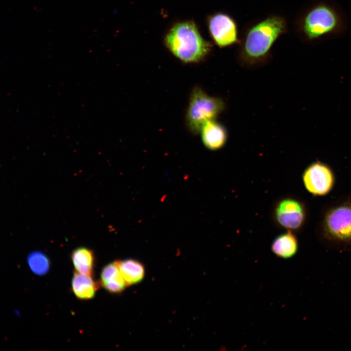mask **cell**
Instances as JSON below:
<instances>
[{
  "label": "cell",
  "instance_id": "5bb4252c",
  "mask_svg": "<svg viewBox=\"0 0 351 351\" xmlns=\"http://www.w3.org/2000/svg\"><path fill=\"white\" fill-rule=\"evenodd\" d=\"M122 275L127 285L136 284L141 281L144 276L143 265L133 259L117 261Z\"/></svg>",
  "mask_w": 351,
  "mask_h": 351
},
{
  "label": "cell",
  "instance_id": "52a82bcc",
  "mask_svg": "<svg viewBox=\"0 0 351 351\" xmlns=\"http://www.w3.org/2000/svg\"><path fill=\"white\" fill-rule=\"evenodd\" d=\"M209 35L214 43L220 48L238 44V26L230 15L224 12H215L206 18Z\"/></svg>",
  "mask_w": 351,
  "mask_h": 351
},
{
  "label": "cell",
  "instance_id": "4fadbf2b",
  "mask_svg": "<svg viewBox=\"0 0 351 351\" xmlns=\"http://www.w3.org/2000/svg\"><path fill=\"white\" fill-rule=\"evenodd\" d=\"M71 257L76 272L93 275L94 254L92 250L84 247L77 248L72 252Z\"/></svg>",
  "mask_w": 351,
  "mask_h": 351
},
{
  "label": "cell",
  "instance_id": "277c9868",
  "mask_svg": "<svg viewBox=\"0 0 351 351\" xmlns=\"http://www.w3.org/2000/svg\"><path fill=\"white\" fill-rule=\"evenodd\" d=\"M319 230L321 236L329 242L351 244V197L333 203L324 211Z\"/></svg>",
  "mask_w": 351,
  "mask_h": 351
},
{
  "label": "cell",
  "instance_id": "8992f818",
  "mask_svg": "<svg viewBox=\"0 0 351 351\" xmlns=\"http://www.w3.org/2000/svg\"><path fill=\"white\" fill-rule=\"evenodd\" d=\"M272 215L277 227L294 232L304 226L307 218V211L305 204L300 200L292 196H285L274 203Z\"/></svg>",
  "mask_w": 351,
  "mask_h": 351
},
{
  "label": "cell",
  "instance_id": "30bf717a",
  "mask_svg": "<svg viewBox=\"0 0 351 351\" xmlns=\"http://www.w3.org/2000/svg\"><path fill=\"white\" fill-rule=\"evenodd\" d=\"M101 286L108 292L117 293L122 292L127 286L121 273L118 262L106 265L100 275Z\"/></svg>",
  "mask_w": 351,
  "mask_h": 351
},
{
  "label": "cell",
  "instance_id": "7a4b0ae2",
  "mask_svg": "<svg viewBox=\"0 0 351 351\" xmlns=\"http://www.w3.org/2000/svg\"><path fill=\"white\" fill-rule=\"evenodd\" d=\"M288 30L285 18L272 14L248 24L239 38L236 50L239 63L247 68H257L269 61L275 41Z\"/></svg>",
  "mask_w": 351,
  "mask_h": 351
},
{
  "label": "cell",
  "instance_id": "8fae6325",
  "mask_svg": "<svg viewBox=\"0 0 351 351\" xmlns=\"http://www.w3.org/2000/svg\"><path fill=\"white\" fill-rule=\"evenodd\" d=\"M271 248L272 252L278 257L284 259L292 257L298 249L297 237L293 232L286 230L274 238Z\"/></svg>",
  "mask_w": 351,
  "mask_h": 351
},
{
  "label": "cell",
  "instance_id": "9a60e30c",
  "mask_svg": "<svg viewBox=\"0 0 351 351\" xmlns=\"http://www.w3.org/2000/svg\"><path fill=\"white\" fill-rule=\"evenodd\" d=\"M27 261L32 272L38 275L46 274L50 268L49 258L40 251H35L30 253L27 256Z\"/></svg>",
  "mask_w": 351,
  "mask_h": 351
},
{
  "label": "cell",
  "instance_id": "5b68a950",
  "mask_svg": "<svg viewBox=\"0 0 351 351\" xmlns=\"http://www.w3.org/2000/svg\"><path fill=\"white\" fill-rule=\"evenodd\" d=\"M226 108L223 98L210 95L200 87H195L191 93L186 112L188 130L194 135L199 134L205 122L217 119Z\"/></svg>",
  "mask_w": 351,
  "mask_h": 351
},
{
  "label": "cell",
  "instance_id": "3957f363",
  "mask_svg": "<svg viewBox=\"0 0 351 351\" xmlns=\"http://www.w3.org/2000/svg\"><path fill=\"white\" fill-rule=\"evenodd\" d=\"M165 46L179 60L196 63L205 60L213 51V44L201 35L193 20L176 23L164 38Z\"/></svg>",
  "mask_w": 351,
  "mask_h": 351
},
{
  "label": "cell",
  "instance_id": "ba28073f",
  "mask_svg": "<svg viewBox=\"0 0 351 351\" xmlns=\"http://www.w3.org/2000/svg\"><path fill=\"white\" fill-rule=\"evenodd\" d=\"M302 179L306 190L315 196L327 195L333 187L334 175L327 164L316 161L304 171Z\"/></svg>",
  "mask_w": 351,
  "mask_h": 351
},
{
  "label": "cell",
  "instance_id": "6da1fadb",
  "mask_svg": "<svg viewBox=\"0 0 351 351\" xmlns=\"http://www.w3.org/2000/svg\"><path fill=\"white\" fill-rule=\"evenodd\" d=\"M293 26L302 42L315 45L343 37L349 28V20L336 1L311 0L297 12Z\"/></svg>",
  "mask_w": 351,
  "mask_h": 351
},
{
  "label": "cell",
  "instance_id": "7c38bea8",
  "mask_svg": "<svg viewBox=\"0 0 351 351\" xmlns=\"http://www.w3.org/2000/svg\"><path fill=\"white\" fill-rule=\"evenodd\" d=\"M98 284L89 275L75 272L71 282L72 290L75 295L80 300H89L95 295Z\"/></svg>",
  "mask_w": 351,
  "mask_h": 351
},
{
  "label": "cell",
  "instance_id": "9c48e42d",
  "mask_svg": "<svg viewBox=\"0 0 351 351\" xmlns=\"http://www.w3.org/2000/svg\"><path fill=\"white\" fill-rule=\"evenodd\" d=\"M199 134L203 145L212 151H216L223 148L228 139L227 129L217 119L205 122Z\"/></svg>",
  "mask_w": 351,
  "mask_h": 351
}]
</instances>
